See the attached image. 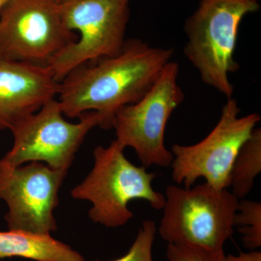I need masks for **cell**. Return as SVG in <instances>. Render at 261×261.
<instances>
[{
    "instance_id": "6da1fadb",
    "label": "cell",
    "mask_w": 261,
    "mask_h": 261,
    "mask_svg": "<svg viewBox=\"0 0 261 261\" xmlns=\"http://www.w3.org/2000/svg\"><path fill=\"white\" fill-rule=\"evenodd\" d=\"M173 54L169 48L126 39L116 56L80 65L60 82L57 99L63 115L75 118L94 111L101 128H113L117 112L149 92Z\"/></svg>"
},
{
    "instance_id": "7a4b0ae2",
    "label": "cell",
    "mask_w": 261,
    "mask_h": 261,
    "mask_svg": "<svg viewBox=\"0 0 261 261\" xmlns=\"http://www.w3.org/2000/svg\"><path fill=\"white\" fill-rule=\"evenodd\" d=\"M124 149L116 140L107 147L97 146L92 171L70 191L73 198L92 204L89 219L108 228L120 227L133 218L128 207L132 200L147 201L154 210L163 209L166 202L152 187L155 173L130 163Z\"/></svg>"
},
{
    "instance_id": "3957f363",
    "label": "cell",
    "mask_w": 261,
    "mask_h": 261,
    "mask_svg": "<svg viewBox=\"0 0 261 261\" xmlns=\"http://www.w3.org/2000/svg\"><path fill=\"white\" fill-rule=\"evenodd\" d=\"M257 0H200L185 24L187 42L184 53L201 80L232 97L230 73L240 68L234 60L239 27L243 18L260 10Z\"/></svg>"
},
{
    "instance_id": "277c9868",
    "label": "cell",
    "mask_w": 261,
    "mask_h": 261,
    "mask_svg": "<svg viewBox=\"0 0 261 261\" xmlns=\"http://www.w3.org/2000/svg\"><path fill=\"white\" fill-rule=\"evenodd\" d=\"M160 224V235L168 244L224 250L233 233L239 200L228 189L207 185L193 188L170 185Z\"/></svg>"
},
{
    "instance_id": "5b68a950",
    "label": "cell",
    "mask_w": 261,
    "mask_h": 261,
    "mask_svg": "<svg viewBox=\"0 0 261 261\" xmlns=\"http://www.w3.org/2000/svg\"><path fill=\"white\" fill-rule=\"evenodd\" d=\"M78 39L64 23L59 0H10L0 10V60L49 67Z\"/></svg>"
},
{
    "instance_id": "8992f818",
    "label": "cell",
    "mask_w": 261,
    "mask_h": 261,
    "mask_svg": "<svg viewBox=\"0 0 261 261\" xmlns=\"http://www.w3.org/2000/svg\"><path fill=\"white\" fill-rule=\"evenodd\" d=\"M132 0H59L66 27L79 32V39L51 61L58 82L71 70L121 53L126 42Z\"/></svg>"
},
{
    "instance_id": "52a82bcc",
    "label": "cell",
    "mask_w": 261,
    "mask_h": 261,
    "mask_svg": "<svg viewBox=\"0 0 261 261\" xmlns=\"http://www.w3.org/2000/svg\"><path fill=\"white\" fill-rule=\"evenodd\" d=\"M178 72V63L170 61L142 99L121 108L115 116L116 140L124 148L132 147L144 167H168L172 163L165 133L170 117L185 99Z\"/></svg>"
},
{
    "instance_id": "ba28073f",
    "label": "cell",
    "mask_w": 261,
    "mask_h": 261,
    "mask_svg": "<svg viewBox=\"0 0 261 261\" xmlns=\"http://www.w3.org/2000/svg\"><path fill=\"white\" fill-rule=\"evenodd\" d=\"M240 112L238 101L228 98L219 122L205 138L195 145L172 146L173 181L189 189L203 178L215 188L230 187L233 161L260 121L257 113L239 117Z\"/></svg>"
},
{
    "instance_id": "9c48e42d",
    "label": "cell",
    "mask_w": 261,
    "mask_h": 261,
    "mask_svg": "<svg viewBox=\"0 0 261 261\" xmlns=\"http://www.w3.org/2000/svg\"><path fill=\"white\" fill-rule=\"evenodd\" d=\"M58 99H51L38 112L11 130L14 142L0 163L15 168L29 162H44L53 169L68 171L86 136L99 126L94 111L82 113L76 123L65 121Z\"/></svg>"
},
{
    "instance_id": "30bf717a",
    "label": "cell",
    "mask_w": 261,
    "mask_h": 261,
    "mask_svg": "<svg viewBox=\"0 0 261 261\" xmlns=\"http://www.w3.org/2000/svg\"><path fill=\"white\" fill-rule=\"evenodd\" d=\"M11 168L0 163V199L6 202L9 230L50 234L58 228L54 211L68 171L42 162Z\"/></svg>"
},
{
    "instance_id": "8fae6325",
    "label": "cell",
    "mask_w": 261,
    "mask_h": 261,
    "mask_svg": "<svg viewBox=\"0 0 261 261\" xmlns=\"http://www.w3.org/2000/svg\"><path fill=\"white\" fill-rule=\"evenodd\" d=\"M59 90L50 67L0 60V130L14 128Z\"/></svg>"
},
{
    "instance_id": "7c38bea8",
    "label": "cell",
    "mask_w": 261,
    "mask_h": 261,
    "mask_svg": "<svg viewBox=\"0 0 261 261\" xmlns=\"http://www.w3.org/2000/svg\"><path fill=\"white\" fill-rule=\"evenodd\" d=\"M11 257L37 261H85L80 252L50 234L20 230L0 231V258Z\"/></svg>"
},
{
    "instance_id": "4fadbf2b",
    "label": "cell",
    "mask_w": 261,
    "mask_h": 261,
    "mask_svg": "<svg viewBox=\"0 0 261 261\" xmlns=\"http://www.w3.org/2000/svg\"><path fill=\"white\" fill-rule=\"evenodd\" d=\"M261 171V129L255 128L239 151L230 175V187L238 200L245 198L253 188Z\"/></svg>"
},
{
    "instance_id": "5bb4252c",
    "label": "cell",
    "mask_w": 261,
    "mask_h": 261,
    "mask_svg": "<svg viewBox=\"0 0 261 261\" xmlns=\"http://www.w3.org/2000/svg\"><path fill=\"white\" fill-rule=\"evenodd\" d=\"M234 227L242 235L243 246L255 250L261 246V203L248 200H239L233 219Z\"/></svg>"
},
{
    "instance_id": "9a60e30c",
    "label": "cell",
    "mask_w": 261,
    "mask_h": 261,
    "mask_svg": "<svg viewBox=\"0 0 261 261\" xmlns=\"http://www.w3.org/2000/svg\"><path fill=\"white\" fill-rule=\"evenodd\" d=\"M157 229L155 223L152 220H145L142 222L135 242L126 255L110 261H153L152 247Z\"/></svg>"
},
{
    "instance_id": "2e32d148",
    "label": "cell",
    "mask_w": 261,
    "mask_h": 261,
    "mask_svg": "<svg viewBox=\"0 0 261 261\" xmlns=\"http://www.w3.org/2000/svg\"><path fill=\"white\" fill-rule=\"evenodd\" d=\"M168 261H224V250L212 251L199 247L168 244Z\"/></svg>"
},
{
    "instance_id": "e0dca14e",
    "label": "cell",
    "mask_w": 261,
    "mask_h": 261,
    "mask_svg": "<svg viewBox=\"0 0 261 261\" xmlns=\"http://www.w3.org/2000/svg\"><path fill=\"white\" fill-rule=\"evenodd\" d=\"M224 261H261V252L257 250L239 252L238 255H225Z\"/></svg>"
},
{
    "instance_id": "ac0fdd59",
    "label": "cell",
    "mask_w": 261,
    "mask_h": 261,
    "mask_svg": "<svg viewBox=\"0 0 261 261\" xmlns=\"http://www.w3.org/2000/svg\"><path fill=\"white\" fill-rule=\"evenodd\" d=\"M10 0H0V10H1L2 8H3V7Z\"/></svg>"
}]
</instances>
